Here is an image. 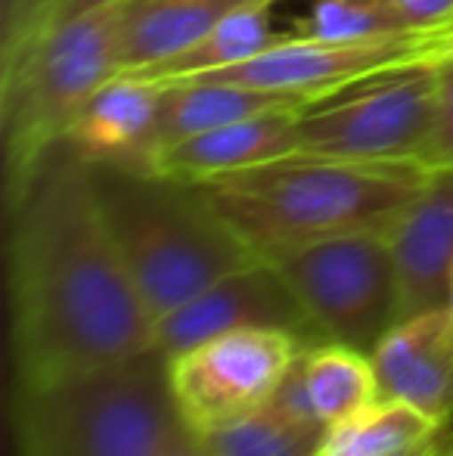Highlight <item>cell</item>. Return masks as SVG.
<instances>
[{
    "label": "cell",
    "mask_w": 453,
    "mask_h": 456,
    "mask_svg": "<svg viewBox=\"0 0 453 456\" xmlns=\"http://www.w3.org/2000/svg\"><path fill=\"white\" fill-rule=\"evenodd\" d=\"M304 307L320 342L373 351L398 323V276L388 230L344 233L267 258Z\"/></svg>",
    "instance_id": "obj_6"
},
{
    "label": "cell",
    "mask_w": 453,
    "mask_h": 456,
    "mask_svg": "<svg viewBox=\"0 0 453 456\" xmlns=\"http://www.w3.org/2000/svg\"><path fill=\"white\" fill-rule=\"evenodd\" d=\"M304 388L311 407L323 428H336L339 422L357 416L373 401H379V376H376L373 354L344 342L308 345L298 357Z\"/></svg>",
    "instance_id": "obj_17"
},
{
    "label": "cell",
    "mask_w": 453,
    "mask_h": 456,
    "mask_svg": "<svg viewBox=\"0 0 453 456\" xmlns=\"http://www.w3.org/2000/svg\"><path fill=\"white\" fill-rule=\"evenodd\" d=\"M398 276V320L444 307L453 276V171H429L388 233Z\"/></svg>",
    "instance_id": "obj_11"
},
{
    "label": "cell",
    "mask_w": 453,
    "mask_h": 456,
    "mask_svg": "<svg viewBox=\"0 0 453 456\" xmlns=\"http://www.w3.org/2000/svg\"><path fill=\"white\" fill-rule=\"evenodd\" d=\"M435 115V62L369 75L311 100L298 118V152L354 162H419Z\"/></svg>",
    "instance_id": "obj_7"
},
{
    "label": "cell",
    "mask_w": 453,
    "mask_h": 456,
    "mask_svg": "<svg viewBox=\"0 0 453 456\" xmlns=\"http://www.w3.org/2000/svg\"><path fill=\"white\" fill-rule=\"evenodd\" d=\"M236 330H289L311 345L320 342L286 280L258 258L156 320V348L171 357Z\"/></svg>",
    "instance_id": "obj_10"
},
{
    "label": "cell",
    "mask_w": 453,
    "mask_h": 456,
    "mask_svg": "<svg viewBox=\"0 0 453 456\" xmlns=\"http://www.w3.org/2000/svg\"><path fill=\"white\" fill-rule=\"evenodd\" d=\"M448 422L423 413L398 397H379L357 416L327 432L323 451L342 456H417L435 441Z\"/></svg>",
    "instance_id": "obj_18"
},
{
    "label": "cell",
    "mask_w": 453,
    "mask_h": 456,
    "mask_svg": "<svg viewBox=\"0 0 453 456\" xmlns=\"http://www.w3.org/2000/svg\"><path fill=\"white\" fill-rule=\"evenodd\" d=\"M413 31H441L453 25V0H388Z\"/></svg>",
    "instance_id": "obj_24"
},
{
    "label": "cell",
    "mask_w": 453,
    "mask_h": 456,
    "mask_svg": "<svg viewBox=\"0 0 453 456\" xmlns=\"http://www.w3.org/2000/svg\"><path fill=\"white\" fill-rule=\"evenodd\" d=\"M81 4H91V0H4V47L19 44L56 12H66Z\"/></svg>",
    "instance_id": "obj_23"
},
{
    "label": "cell",
    "mask_w": 453,
    "mask_h": 456,
    "mask_svg": "<svg viewBox=\"0 0 453 456\" xmlns=\"http://www.w3.org/2000/svg\"><path fill=\"white\" fill-rule=\"evenodd\" d=\"M165 85L143 75H115L81 106L66 131V143L85 162L146 165L158 112H162Z\"/></svg>",
    "instance_id": "obj_14"
},
{
    "label": "cell",
    "mask_w": 453,
    "mask_h": 456,
    "mask_svg": "<svg viewBox=\"0 0 453 456\" xmlns=\"http://www.w3.org/2000/svg\"><path fill=\"white\" fill-rule=\"evenodd\" d=\"M438 456H453V441H448V444L441 447V453H438Z\"/></svg>",
    "instance_id": "obj_28"
},
{
    "label": "cell",
    "mask_w": 453,
    "mask_h": 456,
    "mask_svg": "<svg viewBox=\"0 0 453 456\" xmlns=\"http://www.w3.org/2000/svg\"><path fill=\"white\" fill-rule=\"evenodd\" d=\"M16 456H165L183 422L162 351L47 388H12Z\"/></svg>",
    "instance_id": "obj_5"
},
{
    "label": "cell",
    "mask_w": 453,
    "mask_h": 456,
    "mask_svg": "<svg viewBox=\"0 0 453 456\" xmlns=\"http://www.w3.org/2000/svg\"><path fill=\"white\" fill-rule=\"evenodd\" d=\"M438 60H453V25H448L441 35V47H438Z\"/></svg>",
    "instance_id": "obj_26"
},
{
    "label": "cell",
    "mask_w": 453,
    "mask_h": 456,
    "mask_svg": "<svg viewBox=\"0 0 453 456\" xmlns=\"http://www.w3.org/2000/svg\"><path fill=\"white\" fill-rule=\"evenodd\" d=\"M248 4L261 0H125L121 72H143L171 60Z\"/></svg>",
    "instance_id": "obj_15"
},
{
    "label": "cell",
    "mask_w": 453,
    "mask_h": 456,
    "mask_svg": "<svg viewBox=\"0 0 453 456\" xmlns=\"http://www.w3.org/2000/svg\"><path fill=\"white\" fill-rule=\"evenodd\" d=\"M308 345L289 330H236L165 357L171 397L187 432H218L271 407Z\"/></svg>",
    "instance_id": "obj_8"
},
{
    "label": "cell",
    "mask_w": 453,
    "mask_h": 456,
    "mask_svg": "<svg viewBox=\"0 0 453 456\" xmlns=\"http://www.w3.org/2000/svg\"><path fill=\"white\" fill-rule=\"evenodd\" d=\"M302 106L304 102H286V106H273L248 115V118L230 121L224 127H214V131H206L158 152L146 168L187 183H202L298 156Z\"/></svg>",
    "instance_id": "obj_13"
},
{
    "label": "cell",
    "mask_w": 453,
    "mask_h": 456,
    "mask_svg": "<svg viewBox=\"0 0 453 456\" xmlns=\"http://www.w3.org/2000/svg\"><path fill=\"white\" fill-rule=\"evenodd\" d=\"M87 165L106 230L156 320L258 261L196 183L140 165Z\"/></svg>",
    "instance_id": "obj_3"
},
{
    "label": "cell",
    "mask_w": 453,
    "mask_h": 456,
    "mask_svg": "<svg viewBox=\"0 0 453 456\" xmlns=\"http://www.w3.org/2000/svg\"><path fill=\"white\" fill-rule=\"evenodd\" d=\"M382 397H398L448 422L453 416V311L448 305L404 317L376 342Z\"/></svg>",
    "instance_id": "obj_12"
},
{
    "label": "cell",
    "mask_w": 453,
    "mask_h": 456,
    "mask_svg": "<svg viewBox=\"0 0 453 456\" xmlns=\"http://www.w3.org/2000/svg\"><path fill=\"white\" fill-rule=\"evenodd\" d=\"M165 456H206L199 451V444H196V438L187 432V426L181 428V435H177L174 441H171V447L165 451Z\"/></svg>",
    "instance_id": "obj_25"
},
{
    "label": "cell",
    "mask_w": 453,
    "mask_h": 456,
    "mask_svg": "<svg viewBox=\"0 0 453 456\" xmlns=\"http://www.w3.org/2000/svg\"><path fill=\"white\" fill-rule=\"evenodd\" d=\"M407 31L413 28L388 0H314L308 19L295 22V35L320 41H369Z\"/></svg>",
    "instance_id": "obj_21"
},
{
    "label": "cell",
    "mask_w": 453,
    "mask_h": 456,
    "mask_svg": "<svg viewBox=\"0 0 453 456\" xmlns=\"http://www.w3.org/2000/svg\"><path fill=\"white\" fill-rule=\"evenodd\" d=\"M441 35L444 28L407 31V35L369 37V41H320V37L286 31L252 60L221 72L193 75V78L230 81V85L286 94L311 102L369 75L438 62Z\"/></svg>",
    "instance_id": "obj_9"
},
{
    "label": "cell",
    "mask_w": 453,
    "mask_h": 456,
    "mask_svg": "<svg viewBox=\"0 0 453 456\" xmlns=\"http://www.w3.org/2000/svg\"><path fill=\"white\" fill-rule=\"evenodd\" d=\"M125 0H91L0 50L4 183L66 137L87 100L121 75Z\"/></svg>",
    "instance_id": "obj_4"
},
{
    "label": "cell",
    "mask_w": 453,
    "mask_h": 456,
    "mask_svg": "<svg viewBox=\"0 0 453 456\" xmlns=\"http://www.w3.org/2000/svg\"><path fill=\"white\" fill-rule=\"evenodd\" d=\"M162 85H165V100H162V112H158L156 137H152L146 165L158 152L171 150V146L183 143L190 137H199L206 131H214V127H224L230 121L248 118V115L264 112V109L273 106H286V102H304L286 94L255 91V87L230 85V81H214V78H181V81H162Z\"/></svg>",
    "instance_id": "obj_16"
},
{
    "label": "cell",
    "mask_w": 453,
    "mask_h": 456,
    "mask_svg": "<svg viewBox=\"0 0 453 456\" xmlns=\"http://www.w3.org/2000/svg\"><path fill=\"white\" fill-rule=\"evenodd\" d=\"M4 186L12 388L156 351V317L106 230L91 165L56 140Z\"/></svg>",
    "instance_id": "obj_1"
},
{
    "label": "cell",
    "mask_w": 453,
    "mask_h": 456,
    "mask_svg": "<svg viewBox=\"0 0 453 456\" xmlns=\"http://www.w3.org/2000/svg\"><path fill=\"white\" fill-rule=\"evenodd\" d=\"M448 307L453 311V276H450V301H448Z\"/></svg>",
    "instance_id": "obj_29"
},
{
    "label": "cell",
    "mask_w": 453,
    "mask_h": 456,
    "mask_svg": "<svg viewBox=\"0 0 453 456\" xmlns=\"http://www.w3.org/2000/svg\"><path fill=\"white\" fill-rule=\"evenodd\" d=\"M193 438L206 456H317L327 432L289 419L271 403L233 426Z\"/></svg>",
    "instance_id": "obj_20"
},
{
    "label": "cell",
    "mask_w": 453,
    "mask_h": 456,
    "mask_svg": "<svg viewBox=\"0 0 453 456\" xmlns=\"http://www.w3.org/2000/svg\"><path fill=\"white\" fill-rule=\"evenodd\" d=\"M419 162L289 156L202 181V196L261 261L308 242L388 230L423 190Z\"/></svg>",
    "instance_id": "obj_2"
},
{
    "label": "cell",
    "mask_w": 453,
    "mask_h": 456,
    "mask_svg": "<svg viewBox=\"0 0 453 456\" xmlns=\"http://www.w3.org/2000/svg\"><path fill=\"white\" fill-rule=\"evenodd\" d=\"M441 447H444V438H441V441H435L432 447H425V451H423V453H417V456H438V453H441ZM317 456H342V453L323 451V447H320V451H317Z\"/></svg>",
    "instance_id": "obj_27"
},
{
    "label": "cell",
    "mask_w": 453,
    "mask_h": 456,
    "mask_svg": "<svg viewBox=\"0 0 453 456\" xmlns=\"http://www.w3.org/2000/svg\"><path fill=\"white\" fill-rule=\"evenodd\" d=\"M423 168L453 171V60L435 62V115L423 152Z\"/></svg>",
    "instance_id": "obj_22"
},
{
    "label": "cell",
    "mask_w": 453,
    "mask_h": 456,
    "mask_svg": "<svg viewBox=\"0 0 453 456\" xmlns=\"http://www.w3.org/2000/svg\"><path fill=\"white\" fill-rule=\"evenodd\" d=\"M273 4L277 0H261V4H248L242 10L230 12L218 28H212L206 37L193 44V47L181 50L171 60L158 62L143 72H127V75H143V78L156 81H181L193 78V75L221 72V69L239 66V62L258 56L264 47L277 41V31L271 25Z\"/></svg>",
    "instance_id": "obj_19"
}]
</instances>
